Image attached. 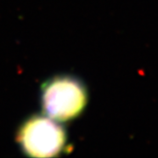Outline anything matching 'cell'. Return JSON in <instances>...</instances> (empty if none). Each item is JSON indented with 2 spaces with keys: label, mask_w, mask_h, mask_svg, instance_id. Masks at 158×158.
Returning a JSON list of instances; mask_svg holds the SVG:
<instances>
[{
  "label": "cell",
  "mask_w": 158,
  "mask_h": 158,
  "mask_svg": "<svg viewBox=\"0 0 158 158\" xmlns=\"http://www.w3.org/2000/svg\"><path fill=\"white\" fill-rule=\"evenodd\" d=\"M87 102L86 87L82 81L72 76L54 77L41 87L43 114L60 123L79 116Z\"/></svg>",
  "instance_id": "1"
},
{
  "label": "cell",
  "mask_w": 158,
  "mask_h": 158,
  "mask_svg": "<svg viewBox=\"0 0 158 158\" xmlns=\"http://www.w3.org/2000/svg\"><path fill=\"white\" fill-rule=\"evenodd\" d=\"M17 139L22 151L31 157H54L63 151L66 132L60 122L46 116L34 115L23 122Z\"/></svg>",
  "instance_id": "2"
}]
</instances>
